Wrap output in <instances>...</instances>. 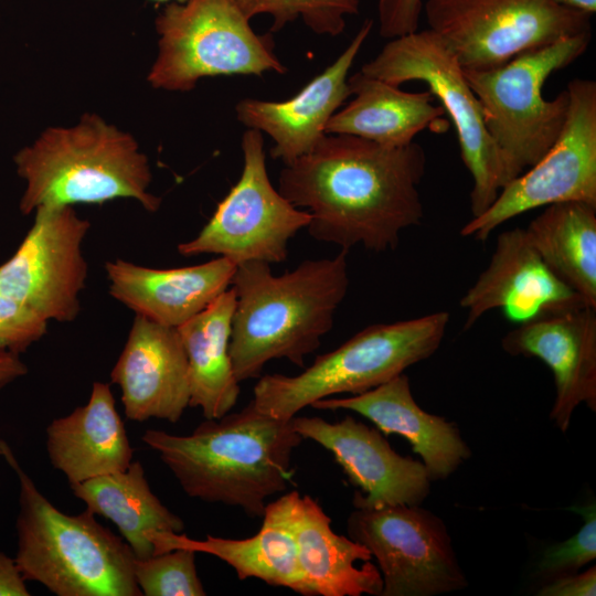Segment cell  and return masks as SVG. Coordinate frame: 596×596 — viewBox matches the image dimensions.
I'll return each instance as SVG.
<instances>
[{"mask_svg":"<svg viewBox=\"0 0 596 596\" xmlns=\"http://www.w3.org/2000/svg\"><path fill=\"white\" fill-rule=\"evenodd\" d=\"M46 451L70 486L127 469L134 448L109 384L94 382L85 405L50 423Z\"/></svg>","mask_w":596,"mask_h":596,"instance_id":"603a6c76","label":"cell"},{"mask_svg":"<svg viewBox=\"0 0 596 596\" xmlns=\"http://www.w3.org/2000/svg\"><path fill=\"white\" fill-rule=\"evenodd\" d=\"M291 418L267 415L251 401L206 418L190 435L147 429L141 439L189 497L263 517L268 498L287 489L292 453L304 439Z\"/></svg>","mask_w":596,"mask_h":596,"instance_id":"7a4b0ae2","label":"cell"},{"mask_svg":"<svg viewBox=\"0 0 596 596\" xmlns=\"http://www.w3.org/2000/svg\"><path fill=\"white\" fill-rule=\"evenodd\" d=\"M89 227L72 205L36 209L18 249L0 265V292L47 321L76 319L88 274L82 243Z\"/></svg>","mask_w":596,"mask_h":596,"instance_id":"5bb4252c","label":"cell"},{"mask_svg":"<svg viewBox=\"0 0 596 596\" xmlns=\"http://www.w3.org/2000/svg\"><path fill=\"white\" fill-rule=\"evenodd\" d=\"M2 457L19 480L15 564L25 581L57 596H141L136 556L86 509L66 514L36 488L6 443Z\"/></svg>","mask_w":596,"mask_h":596,"instance_id":"5b68a950","label":"cell"},{"mask_svg":"<svg viewBox=\"0 0 596 596\" xmlns=\"http://www.w3.org/2000/svg\"><path fill=\"white\" fill-rule=\"evenodd\" d=\"M128 419L177 423L190 402L188 359L177 328L135 316L110 372Z\"/></svg>","mask_w":596,"mask_h":596,"instance_id":"ffe728a7","label":"cell"},{"mask_svg":"<svg viewBox=\"0 0 596 596\" xmlns=\"http://www.w3.org/2000/svg\"><path fill=\"white\" fill-rule=\"evenodd\" d=\"M236 265L225 257L178 268H151L121 258L107 262L109 294L159 324L178 328L225 291Z\"/></svg>","mask_w":596,"mask_h":596,"instance_id":"7402d4cb","label":"cell"},{"mask_svg":"<svg viewBox=\"0 0 596 596\" xmlns=\"http://www.w3.org/2000/svg\"><path fill=\"white\" fill-rule=\"evenodd\" d=\"M353 98L328 121L326 134L360 137L385 147H404L419 132L444 131L446 111L429 91L411 93L356 72L348 77Z\"/></svg>","mask_w":596,"mask_h":596,"instance_id":"cb8c5ba5","label":"cell"},{"mask_svg":"<svg viewBox=\"0 0 596 596\" xmlns=\"http://www.w3.org/2000/svg\"><path fill=\"white\" fill-rule=\"evenodd\" d=\"M235 294L231 287L177 328L189 366L190 407L205 418L230 413L240 396L230 354Z\"/></svg>","mask_w":596,"mask_h":596,"instance_id":"d4e9b609","label":"cell"},{"mask_svg":"<svg viewBox=\"0 0 596 596\" xmlns=\"http://www.w3.org/2000/svg\"><path fill=\"white\" fill-rule=\"evenodd\" d=\"M449 318L447 311H437L368 326L337 349L318 355L298 375L259 376L252 403L267 415L289 419L316 401L370 391L432 356L441 344Z\"/></svg>","mask_w":596,"mask_h":596,"instance_id":"8992f818","label":"cell"},{"mask_svg":"<svg viewBox=\"0 0 596 596\" xmlns=\"http://www.w3.org/2000/svg\"><path fill=\"white\" fill-rule=\"evenodd\" d=\"M590 40L592 31L584 32L524 52L496 68L465 71L500 153L503 187L535 164L557 139L568 113V92L565 88L547 100L543 85L577 60Z\"/></svg>","mask_w":596,"mask_h":596,"instance_id":"52a82bcc","label":"cell"},{"mask_svg":"<svg viewBox=\"0 0 596 596\" xmlns=\"http://www.w3.org/2000/svg\"><path fill=\"white\" fill-rule=\"evenodd\" d=\"M579 514L584 524L567 540L547 546L538 564L540 576L552 579L576 573L596 558V504L571 505L567 508Z\"/></svg>","mask_w":596,"mask_h":596,"instance_id":"4dcf8cb0","label":"cell"},{"mask_svg":"<svg viewBox=\"0 0 596 596\" xmlns=\"http://www.w3.org/2000/svg\"><path fill=\"white\" fill-rule=\"evenodd\" d=\"M539 596H595L596 566L583 573L562 575L550 579L539 592Z\"/></svg>","mask_w":596,"mask_h":596,"instance_id":"836d02e7","label":"cell"},{"mask_svg":"<svg viewBox=\"0 0 596 596\" xmlns=\"http://www.w3.org/2000/svg\"><path fill=\"white\" fill-rule=\"evenodd\" d=\"M73 494L95 515L111 521L136 558L155 555L148 534L153 531L182 533L183 520L151 491L145 469L132 460L127 469L70 486Z\"/></svg>","mask_w":596,"mask_h":596,"instance_id":"4316f807","label":"cell"},{"mask_svg":"<svg viewBox=\"0 0 596 596\" xmlns=\"http://www.w3.org/2000/svg\"><path fill=\"white\" fill-rule=\"evenodd\" d=\"M373 24L365 20L336 61L289 99L243 98L236 103V119L273 139L272 158L290 164L323 138L328 121L351 96L349 72Z\"/></svg>","mask_w":596,"mask_h":596,"instance_id":"ac0fdd59","label":"cell"},{"mask_svg":"<svg viewBox=\"0 0 596 596\" xmlns=\"http://www.w3.org/2000/svg\"><path fill=\"white\" fill-rule=\"evenodd\" d=\"M290 533L311 596L380 595L383 579L361 543L337 534L331 519L310 496L290 491L267 503Z\"/></svg>","mask_w":596,"mask_h":596,"instance_id":"d6986e66","label":"cell"},{"mask_svg":"<svg viewBox=\"0 0 596 596\" xmlns=\"http://www.w3.org/2000/svg\"><path fill=\"white\" fill-rule=\"evenodd\" d=\"M526 235L547 267L596 308V205L561 202L530 222Z\"/></svg>","mask_w":596,"mask_h":596,"instance_id":"83f0119b","label":"cell"},{"mask_svg":"<svg viewBox=\"0 0 596 596\" xmlns=\"http://www.w3.org/2000/svg\"><path fill=\"white\" fill-rule=\"evenodd\" d=\"M28 373V366L20 359V354L0 350V389ZM6 441L0 437V456H2Z\"/></svg>","mask_w":596,"mask_h":596,"instance_id":"d590c367","label":"cell"},{"mask_svg":"<svg viewBox=\"0 0 596 596\" xmlns=\"http://www.w3.org/2000/svg\"><path fill=\"white\" fill-rule=\"evenodd\" d=\"M501 347L510 355L538 358L552 371L550 419L562 433L581 404L596 412V308L582 306L520 323Z\"/></svg>","mask_w":596,"mask_h":596,"instance_id":"e0dca14e","label":"cell"},{"mask_svg":"<svg viewBox=\"0 0 596 596\" xmlns=\"http://www.w3.org/2000/svg\"><path fill=\"white\" fill-rule=\"evenodd\" d=\"M423 0H377L379 33L394 39L418 30Z\"/></svg>","mask_w":596,"mask_h":596,"instance_id":"d6a6232c","label":"cell"},{"mask_svg":"<svg viewBox=\"0 0 596 596\" xmlns=\"http://www.w3.org/2000/svg\"><path fill=\"white\" fill-rule=\"evenodd\" d=\"M565 124L546 153L507 183L460 235L486 241L501 224L538 207L576 201L596 205V83L575 78Z\"/></svg>","mask_w":596,"mask_h":596,"instance_id":"7c38bea8","label":"cell"},{"mask_svg":"<svg viewBox=\"0 0 596 596\" xmlns=\"http://www.w3.org/2000/svg\"><path fill=\"white\" fill-rule=\"evenodd\" d=\"M311 406L351 411L368 418L385 435L403 436L421 456L432 481L446 479L471 456L455 423L424 411L416 403L404 373L364 393L331 396Z\"/></svg>","mask_w":596,"mask_h":596,"instance_id":"44dd1931","label":"cell"},{"mask_svg":"<svg viewBox=\"0 0 596 596\" xmlns=\"http://www.w3.org/2000/svg\"><path fill=\"white\" fill-rule=\"evenodd\" d=\"M348 251L331 258L304 260L275 276L260 260L236 266L230 354L241 383L258 379L267 362L287 359L304 368L333 327L348 287Z\"/></svg>","mask_w":596,"mask_h":596,"instance_id":"3957f363","label":"cell"},{"mask_svg":"<svg viewBox=\"0 0 596 596\" xmlns=\"http://www.w3.org/2000/svg\"><path fill=\"white\" fill-rule=\"evenodd\" d=\"M424 148L413 141L385 147L343 134H326L307 155L284 166L278 191L311 215L317 241L348 251L394 249L401 233L419 225L418 185L426 170Z\"/></svg>","mask_w":596,"mask_h":596,"instance_id":"6da1fadb","label":"cell"},{"mask_svg":"<svg viewBox=\"0 0 596 596\" xmlns=\"http://www.w3.org/2000/svg\"><path fill=\"white\" fill-rule=\"evenodd\" d=\"M360 72L396 86L411 81L428 86L454 124L461 160L472 177V217L483 213L503 188L502 162L481 105L445 42L429 29L390 39Z\"/></svg>","mask_w":596,"mask_h":596,"instance_id":"9c48e42d","label":"cell"},{"mask_svg":"<svg viewBox=\"0 0 596 596\" xmlns=\"http://www.w3.org/2000/svg\"><path fill=\"white\" fill-rule=\"evenodd\" d=\"M295 430L330 451L350 482L360 489L354 508L419 505L429 494L430 479L422 461L397 454L377 428L347 415L339 422L294 416Z\"/></svg>","mask_w":596,"mask_h":596,"instance_id":"9a60e30c","label":"cell"},{"mask_svg":"<svg viewBox=\"0 0 596 596\" xmlns=\"http://www.w3.org/2000/svg\"><path fill=\"white\" fill-rule=\"evenodd\" d=\"M152 1H157V2H170V1L183 2L185 0H152Z\"/></svg>","mask_w":596,"mask_h":596,"instance_id":"74e56055","label":"cell"},{"mask_svg":"<svg viewBox=\"0 0 596 596\" xmlns=\"http://www.w3.org/2000/svg\"><path fill=\"white\" fill-rule=\"evenodd\" d=\"M247 19L273 18L269 32H277L298 18L316 34L337 36L348 15L358 14L360 0H235Z\"/></svg>","mask_w":596,"mask_h":596,"instance_id":"f1b7e54d","label":"cell"},{"mask_svg":"<svg viewBox=\"0 0 596 596\" xmlns=\"http://www.w3.org/2000/svg\"><path fill=\"white\" fill-rule=\"evenodd\" d=\"M259 531L247 539H224L207 534L193 540L182 533L153 531L148 534L155 554L189 549L213 555L236 572L238 579L257 578L311 596L300 572L294 540L277 515L266 505Z\"/></svg>","mask_w":596,"mask_h":596,"instance_id":"484cf974","label":"cell"},{"mask_svg":"<svg viewBox=\"0 0 596 596\" xmlns=\"http://www.w3.org/2000/svg\"><path fill=\"white\" fill-rule=\"evenodd\" d=\"M196 552L174 549L135 562V579L146 596H204L195 566Z\"/></svg>","mask_w":596,"mask_h":596,"instance_id":"f546056e","label":"cell"},{"mask_svg":"<svg viewBox=\"0 0 596 596\" xmlns=\"http://www.w3.org/2000/svg\"><path fill=\"white\" fill-rule=\"evenodd\" d=\"M561 4L585 12L587 14H594L596 12V0H556Z\"/></svg>","mask_w":596,"mask_h":596,"instance_id":"8d00e7d4","label":"cell"},{"mask_svg":"<svg viewBox=\"0 0 596 596\" xmlns=\"http://www.w3.org/2000/svg\"><path fill=\"white\" fill-rule=\"evenodd\" d=\"M464 329L486 312L499 309L511 321L523 323L546 315L586 306L570 286L543 262L525 228L499 234L487 268L461 297Z\"/></svg>","mask_w":596,"mask_h":596,"instance_id":"2e32d148","label":"cell"},{"mask_svg":"<svg viewBox=\"0 0 596 596\" xmlns=\"http://www.w3.org/2000/svg\"><path fill=\"white\" fill-rule=\"evenodd\" d=\"M428 29L464 71H486L515 56L592 31L590 14L556 0H426Z\"/></svg>","mask_w":596,"mask_h":596,"instance_id":"30bf717a","label":"cell"},{"mask_svg":"<svg viewBox=\"0 0 596 596\" xmlns=\"http://www.w3.org/2000/svg\"><path fill=\"white\" fill-rule=\"evenodd\" d=\"M350 539L375 557L381 596H434L467 587L444 521L419 505L354 508Z\"/></svg>","mask_w":596,"mask_h":596,"instance_id":"4fadbf2b","label":"cell"},{"mask_svg":"<svg viewBox=\"0 0 596 596\" xmlns=\"http://www.w3.org/2000/svg\"><path fill=\"white\" fill-rule=\"evenodd\" d=\"M25 182L20 211L26 215L41 206L104 203L132 199L148 212L160 207L150 193L148 157L135 137L85 113L71 126L47 127L13 157Z\"/></svg>","mask_w":596,"mask_h":596,"instance_id":"277c9868","label":"cell"},{"mask_svg":"<svg viewBox=\"0 0 596 596\" xmlns=\"http://www.w3.org/2000/svg\"><path fill=\"white\" fill-rule=\"evenodd\" d=\"M241 148L238 181L200 233L178 245L180 255L216 254L236 266L251 260L278 264L287 258L289 240L310 223V213L291 204L272 184L263 134L246 129Z\"/></svg>","mask_w":596,"mask_h":596,"instance_id":"8fae6325","label":"cell"},{"mask_svg":"<svg viewBox=\"0 0 596 596\" xmlns=\"http://www.w3.org/2000/svg\"><path fill=\"white\" fill-rule=\"evenodd\" d=\"M47 323L34 310L0 292V350L25 352L44 337Z\"/></svg>","mask_w":596,"mask_h":596,"instance_id":"1f68e13d","label":"cell"},{"mask_svg":"<svg viewBox=\"0 0 596 596\" xmlns=\"http://www.w3.org/2000/svg\"><path fill=\"white\" fill-rule=\"evenodd\" d=\"M14 558L0 551V596H29Z\"/></svg>","mask_w":596,"mask_h":596,"instance_id":"e575fe53","label":"cell"},{"mask_svg":"<svg viewBox=\"0 0 596 596\" xmlns=\"http://www.w3.org/2000/svg\"><path fill=\"white\" fill-rule=\"evenodd\" d=\"M249 21L235 0L167 2L155 20L158 52L147 81L184 93L204 77L286 73L272 32L257 34Z\"/></svg>","mask_w":596,"mask_h":596,"instance_id":"ba28073f","label":"cell"}]
</instances>
